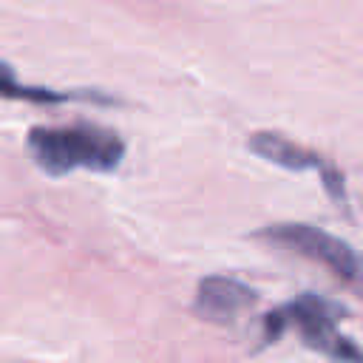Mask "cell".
<instances>
[{
	"instance_id": "cell-1",
	"label": "cell",
	"mask_w": 363,
	"mask_h": 363,
	"mask_svg": "<svg viewBox=\"0 0 363 363\" xmlns=\"http://www.w3.org/2000/svg\"><path fill=\"white\" fill-rule=\"evenodd\" d=\"M28 156L48 176H65L71 170H113L125 156V142L119 133L94 125V122H71V125H34L26 136Z\"/></svg>"
},
{
	"instance_id": "cell-2",
	"label": "cell",
	"mask_w": 363,
	"mask_h": 363,
	"mask_svg": "<svg viewBox=\"0 0 363 363\" xmlns=\"http://www.w3.org/2000/svg\"><path fill=\"white\" fill-rule=\"evenodd\" d=\"M340 318L343 312L337 303L318 295H301L264 318V340H278L284 332H298L309 349L337 363H363V349L337 329Z\"/></svg>"
},
{
	"instance_id": "cell-3",
	"label": "cell",
	"mask_w": 363,
	"mask_h": 363,
	"mask_svg": "<svg viewBox=\"0 0 363 363\" xmlns=\"http://www.w3.org/2000/svg\"><path fill=\"white\" fill-rule=\"evenodd\" d=\"M258 238L326 267L349 289L363 295V255L352 244L335 238L332 233L312 224H272L258 230Z\"/></svg>"
},
{
	"instance_id": "cell-4",
	"label": "cell",
	"mask_w": 363,
	"mask_h": 363,
	"mask_svg": "<svg viewBox=\"0 0 363 363\" xmlns=\"http://www.w3.org/2000/svg\"><path fill=\"white\" fill-rule=\"evenodd\" d=\"M255 303V292L235 281V278H221L210 275L199 281L196 298H193V312L210 323H235L250 306Z\"/></svg>"
},
{
	"instance_id": "cell-5",
	"label": "cell",
	"mask_w": 363,
	"mask_h": 363,
	"mask_svg": "<svg viewBox=\"0 0 363 363\" xmlns=\"http://www.w3.org/2000/svg\"><path fill=\"white\" fill-rule=\"evenodd\" d=\"M247 147L255 153V156H261V159H267V162H272V164H281V167H289V170H306V167H318L320 173H323V182H326V187L332 190V196L337 199L340 196V187L335 184V179H332V167L318 156V153H312L309 147H303V145H295V142H289V139H284V136H278V133H252L250 139H247Z\"/></svg>"
},
{
	"instance_id": "cell-6",
	"label": "cell",
	"mask_w": 363,
	"mask_h": 363,
	"mask_svg": "<svg viewBox=\"0 0 363 363\" xmlns=\"http://www.w3.org/2000/svg\"><path fill=\"white\" fill-rule=\"evenodd\" d=\"M0 96L11 99V102H34V105H57V102L74 99V94H62V91L20 82V77L6 62H0Z\"/></svg>"
}]
</instances>
